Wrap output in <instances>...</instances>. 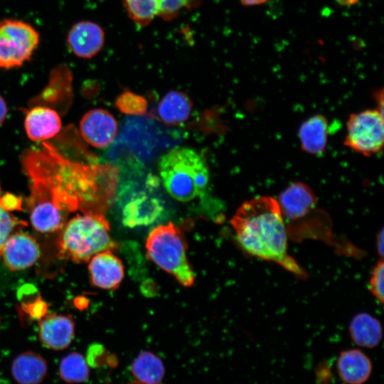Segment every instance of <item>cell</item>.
<instances>
[{
  "mask_svg": "<svg viewBox=\"0 0 384 384\" xmlns=\"http://www.w3.org/2000/svg\"><path fill=\"white\" fill-rule=\"evenodd\" d=\"M349 332L353 342L362 347L374 348L382 338L380 321L368 313H359L353 316Z\"/></svg>",
  "mask_w": 384,
  "mask_h": 384,
  "instance_id": "21",
  "label": "cell"
},
{
  "mask_svg": "<svg viewBox=\"0 0 384 384\" xmlns=\"http://www.w3.org/2000/svg\"><path fill=\"white\" fill-rule=\"evenodd\" d=\"M59 376L68 383L86 381L90 375L88 363L85 357L78 352H72L64 356L59 363Z\"/></svg>",
  "mask_w": 384,
  "mask_h": 384,
  "instance_id": "23",
  "label": "cell"
},
{
  "mask_svg": "<svg viewBox=\"0 0 384 384\" xmlns=\"http://www.w3.org/2000/svg\"><path fill=\"white\" fill-rule=\"evenodd\" d=\"M39 41L31 25L17 19L0 20V68L21 66L30 60Z\"/></svg>",
  "mask_w": 384,
  "mask_h": 384,
  "instance_id": "6",
  "label": "cell"
},
{
  "mask_svg": "<svg viewBox=\"0 0 384 384\" xmlns=\"http://www.w3.org/2000/svg\"><path fill=\"white\" fill-rule=\"evenodd\" d=\"M58 257L84 263L99 252L117 250L110 235V225L102 213L78 214L61 228L58 242Z\"/></svg>",
  "mask_w": 384,
  "mask_h": 384,
  "instance_id": "3",
  "label": "cell"
},
{
  "mask_svg": "<svg viewBox=\"0 0 384 384\" xmlns=\"http://www.w3.org/2000/svg\"><path fill=\"white\" fill-rule=\"evenodd\" d=\"M128 384H144V383H140L139 381H134V382H131V383H129ZM159 384H162V383H161Z\"/></svg>",
  "mask_w": 384,
  "mask_h": 384,
  "instance_id": "34",
  "label": "cell"
},
{
  "mask_svg": "<svg viewBox=\"0 0 384 384\" xmlns=\"http://www.w3.org/2000/svg\"><path fill=\"white\" fill-rule=\"evenodd\" d=\"M105 41L103 28L90 21H81L73 25L66 37V43L70 51L84 59L91 58L100 53Z\"/></svg>",
  "mask_w": 384,
  "mask_h": 384,
  "instance_id": "11",
  "label": "cell"
},
{
  "mask_svg": "<svg viewBox=\"0 0 384 384\" xmlns=\"http://www.w3.org/2000/svg\"><path fill=\"white\" fill-rule=\"evenodd\" d=\"M45 146V150H31L25 155L28 176L42 181L66 212L80 209L100 213L99 210L105 208L116 188L115 169L70 161Z\"/></svg>",
  "mask_w": 384,
  "mask_h": 384,
  "instance_id": "1",
  "label": "cell"
},
{
  "mask_svg": "<svg viewBox=\"0 0 384 384\" xmlns=\"http://www.w3.org/2000/svg\"><path fill=\"white\" fill-rule=\"evenodd\" d=\"M230 223L242 247L260 259L274 262L300 278L306 273L287 251V231L276 199L259 196L243 203Z\"/></svg>",
  "mask_w": 384,
  "mask_h": 384,
  "instance_id": "2",
  "label": "cell"
},
{
  "mask_svg": "<svg viewBox=\"0 0 384 384\" xmlns=\"http://www.w3.org/2000/svg\"><path fill=\"white\" fill-rule=\"evenodd\" d=\"M159 171L168 193L182 202L201 195L209 181L204 159L187 147H176L164 154L159 162Z\"/></svg>",
  "mask_w": 384,
  "mask_h": 384,
  "instance_id": "4",
  "label": "cell"
},
{
  "mask_svg": "<svg viewBox=\"0 0 384 384\" xmlns=\"http://www.w3.org/2000/svg\"><path fill=\"white\" fill-rule=\"evenodd\" d=\"M7 105L4 98L0 95V125L5 120L7 115Z\"/></svg>",
  "mask_w": 384,
  "mask_h": 384,
  "instance_id": "31",
  "label": "cell"
},
{
  "mask_svg": "<svg viewBox=\"0 0 384 384\" xmlns=\"http://www.w3.org/2000/svg\"><path fill=\"white\" fill-rule=\"evenodd\" d=\"M131 370L137 381L144 384L161 383L165 368L161 360L149 351H142L134 360Z\"/></svg>",
  "mask_w": 384,
  "mask_h": 384,
  "instance_id": "22",
  "label": "cell"
},
{
  "mask_svg": "<svg viewBox=\"0 0 384 384\" xmlns=\"http://www.w3.org/2000/svg\"><path fill=\"white\" fill-rule=\"evenodd\" d=\"M383 229L382 228L377 235L375 243L376 250L381 259L383 256Z\"/></svg>",
  "mask_w": 384,
  "mask_h": 384,
  "instance_id": "30",
  "label": "cell"
},
{
  "mask_svg": "<svg viewBox=\"0 0 384 384\" xmlns=\"http://www.w3.org/2000/svg\"><path fill=\"white\" fill-rule=\"evenodd\" d=\"M340 6H350L356 4L359 0H334Z\"/></svg>",
  "mask_w": 384,
  "mask_h": 384,
  "instance_id": "33",
  "label": "cell"
},
{
  "mask_svg": "<svg viewBox=\"0 0 384 384\" xmlns=\"http://www.w3.org/2000/svg\"><path fill=\"white\" fill-rule=\"evenodd\" d=\"M88 270L91 283L106 290L116 289L124 274L122 261L111 250L94 255L89 260Z\"/></svg>",
  "mask_w": 384,
  "mask_h": 384,
  "instance_id": "14",
  "label": "cell"
},
{
  "mask_svg": "<svg viewBox=\"0 0 384 384\" xmlns=\"http://www.w3.org/2000/svg\"><path fill=\"white\" fill-rule=\"evenodd\" d=\"M282 215L297 220L307 215L316 204L315 193L306 183L295 182L286 188L277 201Z\"/></svg>",
  "mask_w": 384,
  "mask_h": 384,
  "instance_id": "15",
  "label": "cell"
},
{
  "mask_svg": "<svg viewBox=\"0 0 384 384\" xmlns=\"http://www.w3.org/2000/svg\"><path fill=\"white\" fill-rule=\"evenodd\" d=\"M11 373L18 384H40L47 375L48 364L39 353L26 351L14 359Z\"/></svg>",
  "mask_w": 384,
  "mask_h": 384,
  "instance_id": "17",
  "label": "cell"
},
{
  "mask_svg": "<svg viewBox=\"0 0 384 384\" xmlns=\"http://www.w3.org/2000/svg\"><path fill=\"white\" fill-rule=\"evenodd\" d=\"M41 250L36 239L31 235L16 231L6 240L1 255L5 265L11 271L31 267L40 257Z\"/></svg>",
  "mask_w": 384,
  "mask_h": 384,
  "instance_id": "10",
  "label": "cell"
},
{
  "mask_svg": "<svg viewBox=\"0 0 384 384\" xmlns=\"http://www.w3.org/2000/svg\"><path fill=\"white\" fill-rule=\"evenodd\" d=\"M328 129V121L322 114H315L306 119L299 129L302 149L316 156L324 154L327 144Z\"/></svg>",
  "mask_w": 384,
  "mask_h": 384,
  "instance_id": "19",
  "label": "cell"
},
{
  "mask_svg": "<svg viewBox=\"0 0 384 384\" xmlns=\"http://www.w3.org/2000/svg\"><path fill=\"white\" fill-rule=\"evenodd\" d=\"M383 275L384 264L381 259L375 265L369 280V290L380 304L384 300Z\"/></svg>",
  "mask_w": 384,
  "mask_h": 384,
  "instance_id": "28",
  "label": "cell"
},
{
  "mask_svg": "<svg viewBox=\"0 0 384 384\" xmlns=\"http://www.w3.org/2000/svg\"><path fill=\"white\" fill-rule=\"evenodd\" d=\"M0 204L6 210H20L21 207V199L11 193H6L0 197Z\"/></svg>",
  "mask_w": 384,
  "mask_h": 384,
  "instance_id": "29",
  "label": "cell"
},
{
  "mask_svg": "<svg viewBox=\"0 0 384 384\" xmlns=\"http://www.w3.org/2000/svg\"><path fill=\"white\" fill-rule=\"evenodd\" d=\"M82 138L90 145L104 148L110 145L117 133V122L108 111L94 109L88 111L80 122Z\"/></svg>",
  "mask_w": 384,
  "mask_h": 384,
  "instance_id": "12",
  "label": "cell"
},
{
  "mask_svg": "<svg viewBox=\"0 0 384 384\" xmlns=\"http://www.w3.org/2000/svg\"><path fill=\"white\" fill-rule=\"evenodd\" d=\"M203 0H160L158 17L170 21L177 18L183 9L192 10L201 5Z\"/></svg>",
  "mask_w": 384,
  "mask_h": 384,
  "instance_id": "25",
  "label": "cell"
},
{
  "mask_svg": "<svg viewBox=\"0 0 384 384\" xmlns=\"http://www.w3.org/2000/svg\"><path fill=\"white\" fill-rule=\"evenodd\" d=\"M383 113L376 108L351 114L346 124L344 145L365 156L379 153L384 138Z\"/></svg>",
  "mask_w": 384,
  "mask_h": 384,
  "instance_id": "7",
  "label": "cell"
},
{
  "mask_svg": "<svg viewBox=\"0 0 384 384\" xmlns=\"http://www.w3.org/2000/svg\"><path fill=\"white\" fill-rule=\"evenodd\" d=\"M116 106L124 114H143L146 111L147 102L144 97L125 91L117 97Z\"/></svg>",
  "mask_w": 384,
  "mask_h": 384,
  "instance_id": "26",
  "label": "cell"
},
{
  "mask_svg": "<svg viewBox=\"0 0 384 384\" xmlns=\"http://www.w3.org/2000/svg\"><path fill=\"white\" fill-rule=\"evenodd\" d=\"M129 18L139 28L148 26L158 15L160 0H122Z\"/></svg>",
  "mask_w": 384,
  "mask_h": 384,
  "instance_id": "24",
  "label": "cell"
},
{
  "mask_svg": "<svg viewBox=\"0 0 384 384\" xmlns=\"http://www.w3.org/2000/svg\"><path fill=\"white\" fill-rule=\"evenodd\" d=\"M192 107V102L186 93L171 90L159 102L157 112L166 124L178 125L188 119Z\"/></svg>",
  "mask_w": 384,
  "mask_h": 384,
  "instance_id": "20",
  "label": "cell"
},
{
  "mask_svg": "<svg viewBox=\"0 0 384 384\" xmlns=\"http://www.w3.org/2000/svg\"><path fill=\"white\" fill-rule=\"evenodd\" d=\"M337 369L341 380L348 384H363L370 377L372 363L369 358L358 349L341 353Z\"/></svg>",
  "mask_w": 384,
  "mask_h": 384,
  "instance_id": "18",
  "label": "cell"
},
{
  "mask_svg": "<svg viewBox=\"0 0 384 384\" xmlns=\"http://www.w3.org/2000/svg\"><path fill=\"white\" fill-rule=\"evenodd\" d=\"M24 125L27 136L39 142L56 135L60 130L61 120L53 109L37 106L27 112Z\"/></svg>",
  "mask_w": 384,
  "mask_h": 384,
  "instance_id": "16",
  "label": "cell"
},
{
  "mask_svg": "<svg viewBox=\"0 0 384 384\" xmlns=\"http://www.w3.org/2000/svg\"><path fill=\"white\" fill-rule=\"evenodd\" d=\"M30 179L31 194L28 204L33 229L41 233H51L61 229L66 223L68 212L41 181L34 178Z\"/></svg>",
  "mask_w": 384,
  "mask_h": 384,
  "instance_id": "9",
  "label": "cell"
},
{
  "mask_svg": "<svg viewBox=\"0 0 384 384\" xmlns=\"http://www.w3.org/2000/svg\"><path fill=\"white\" fill-rule=\"evenodd\" d=\"M26 225V221L16 218L14 215L5 210L0 204V255L6 240L9 236L14 233V230Z\"/></svg>",
  "mask_w": 384,
  "mask_h": 384,
  "instance_id": "27",
  "label": "cell"
},
{
  "mask_svg": "<svg viewBox=\"0 0 384 384\" xmlns=\"http://www.w3.org/2000/svg\"><path fill=\"white\" fill-rule=\"evenodd\" d=\"M158 186L151 176L145 188L123 187L119 193L122 222L128 227L147 225L155 222L163 213L164 205L154 190Z\"/></svg>",
  "mask_w": 384,
  "mask_h": 384,
  "instance_id": "8",
  "label": "cell"
},
{
  "mask_svg": "<svg viewBox=\"0 0 384 384\" xmlns=\"http://www.w3.org/2000/svg\"><path fill=\"white\" fill-rule=\"evenodd\" d=\"M75 336V322L71 315L49 314L38 322V338L52 350L68 348Z\"/></svg>",
  "mask_w": 384,
  "mask_h": 384,
  "instance_id": "13",
  "label": "cell"
},
{
  "mask_svg": "<svg viewBox=\"0 0 384 384\" xmlns=\"http://www.w3.org/2000/svg\"><path fill=\"white\" fill-rule=\"evenodd\" d=\"M240 3L245 6H252L260 5L265 3L267 0H239Z\"/></svg>",
  "mask_w": 384,
  "mask_h": 384,
  "instance_id": "32",
  "label": "cell"
},
{
  "mask_svg": "<svg viewBox=\"0 0 384 384\" xmlns=\"http://www.w3.org/2000/svg\"><path fill=\"white\" fill-rule=\"evenodd\" d=\"M146 249L149 260L181 284L191 287L194 284L195 275L186 255L187 243L175 225L169 223L153 228L146 238Z\"/></svg>",
  "mask_w": 384,
  "mask_h": 384,
  "instance_id": "5",
  "label": "cell"
}]
</instances>
